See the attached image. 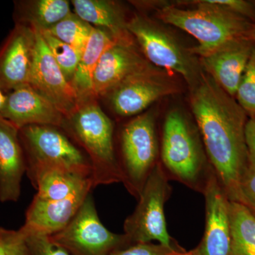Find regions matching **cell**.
<instances>
[{"label": "cell", "instance_id": "cell-22", "mask_svg": "<svg viewBox=\"0 0 255 255\" xmlns=\"http://www.w3.org/2000/svg\"><path fill=\"white\" fill-rule=\"evenodd\" d=\"M17 23L35 29L46 31L71 14L66 0H37L19 3Z\"/></svg>", "mask_w": 255, "mask_h": 255}, {"label": "cell", "instance_id": "cell-16", "mask_svg": "<svg viewBox=\"0 0 255 255\" xmlns=\"http://www.w3.org/2000/svg\"><path fill=\"white\" fill-rule=\"evenodd\" d=\"M26 169L19 129L0 117V202L18 201Z\"/></svg>", "mask_w": 255, "mask_h": 255}, {"label": "cell", "instance_id": "cell-9", "mask_svg": "<svg viewBox=\"0 0 255 255\" xmlns=\"http://www.w3.org/2000/svg\"><path fill=\"white\" fill-rule=\"evenodd\" d=\"M127 26L151 63L179 74L189 84L196 83L199 78L191 55L167 32L150 20L138 16L127 22Z\"/></svg>", "mask_w": 255, "mask_h": 255}, {"label": "cell", "instance_id": "cell-13", "mask_svg": "<svg viewBox=\"0 0 255 255\" xmlns=\"http://www.w3.org/2000/svg\"><path fill=\"white\" fill-rule=\"evenodd\" d=\"M152 68L132 42H117L103 53L95 69L92 80L94 95L110 93L127 79Z\"/></svg>", "mask_w": 255, "mask_h": 255}, {"label": "cell", "instance_id": "cell-17", "mask_svg": "<svg viewBox=\"0 0 255 255\" xmlns=\"http://www.w3.org/2000/svg\"><path fill=\"white\" fill-rule=\"evenodd\" d=\"M91 189L60 200H48L35 195L26 212L21 229L25 232L51 235L64 229L73 219Z\"/></svg>", "mask_w": 255, "mask_h": 255}, {"label": "cell", "instance_id": "cell-29", "mask_svg": "<svg viewBox=\"0 0 255 255\" xmlns=\"http://www.w3.org/2000/svg\"><path fill=\"white\" fill-rule=\"evenodd\" d=\"M183 252L171 249L159 243H140L119 248L110 255H174Z\"/></svg>", "mask_w": 255, "mask_h": 255}, {"label": "cell", "instance_id": "cell-3", "mask_svg": "<svg viewBox=\"0 0 255 255\" xmlns=\"http://www.w3.org/2000/svg\"><path fill=\"white\" fill-rule=\"evenodd\" d=\"M194 9L172 6L160 8L157 16L163 22L187 32L199 44L190 50L202 57L214 53L233 41L244 38L253 23L219 5L203 0Z\"/></svg>", "mask_w": 255, "mask_h": 255}, {"label": "cell", "instance_id": "cell-25", "mask_svg": "<svg viewBox=\"0 0 255 255\" xmlns=\"http://www.w3.org/2000/svg\"><path fill=\"white\" fill-rule=\"evenodd\" d=\"M38 31L41 33L50 53L63 72V75L68 82L71 83L80 63L82 52L60 41L48 31L39 30Z\"/></svg>", "mask_w": 255, "mask_h": 255}, {"label": "cell", "instance_id": "cell-21", "mask_svg": "<svg viewBox=\"0 0 255 255\" xmlns=\"http://www.w3.org/2000/svg\"><path fill=\"white\" fill-rule=\"evenodd\" d=\"M75 14L110 33L119 41L131 42L127 22L114 3L105 0H73Z\"/></svg>", "mask_w": 255, "mask_h": 255}, {"label": "cell", "instance_id": "cell-5", "mask_svg": "<svg viewBox=\"0 0 255 255\" xmlns=\"http://www.w3.org/2000/svg\"><path fill=\"white\" fill-rule=\"evenodd\" d=\"M169 181L159 162L144 186L136 207L124 221V234L129 244L157 241L171 249L186 251L167 231L164 206L172 193Z\"/></svg>", "mask_w": 255, "mask_h": 255}, {"label": "cell", "instance_id": "cell-30", "mask_svg": "<svg viewBox=\"0 0 255 255\" xmlns=\"http://www.w3.org/2000/svg\"><path fill=\"white\" fill-rule=\"evenodd\" d=\"M240 204L246 206L255 217V169L251 167L242 178Z\"/></svg>", "mask_w": 255, "mask_h": 255}, {"label": "cell", "instance_id": "cell-19", "mask_svg": "<svg viewBox=\"0 0 255 255\" xmlns=\"http://www.w3.org/2000/svg\"><path fill=\"white\" fill-rule=\"evenodd\" d=\"M26 174L38 191L36 195L48 200L66 199L95 188L90 176L58 167H38Z\"/></svg>", "mask_w": 255, "mask_h": 255}, {"label": "cell", "instance_id": "cell-33", "mask_svg": "<svg viewBox=\"0 0 255 255\" xmlns=\"http://www.w3.org/2000/svg\"><path fill=\"white\" fill-rule=\"evenodd\" d=\"M244 38L248 41H251L255 43V23H253L251 27L246 32Z\"/></svg>", "mask_w": 255, "mask_h": 255}, {"label": "cell", "instance_id": "cell-28", "mask_svg": "<svg viewBox=\"0 0 255 255\" xmlns=\"http://www.w3.org/2000/svg\"><path fill=\"white\" fill-rule=\"evenodd\" d=\"M0 255H30L24 234L0 227Z\"/></svg>", "mask_w": 255, "mask_h": 255}, {"label": "cell", "instance_id": "cell-27", "mask_svg": "<svg viewBox=\"0 0 255 255\" xmlns=\"http://www.w3.org/2000/svg\"><path fill=\"white\" fill-rule=\"evenodd\" d=\"M20 229L24 234L30 255H70L66 250L53 243L48 235Z\"/></svg>", "mask_w": 255, "mask_h": 255}, {"label": "cell", "instance_id": "cell-18", "mask_svg": "<svg viewBox=\"0 0 255 255\" xmlns=\"http://www.w3.org/2000/svg\"><path fill=\"white\" fill-rule=\"evenodd\" d=\"M255 45L245 38H239L201 58L206 71L231 97L236 96Z\"/></svg>", "mask_w": 255, "mask_h": 255}, {"label": "cell", "instance_id": "cell-11", "mask_svg": "<svg viewBox=\"0 0 255 255\" xmlns=\"http://www.w3.org/2000/svg\"><path fill=\"white\" fill-rule=\"evenodd\" d=\"M36 43L35 30L16 23L0 47V88L5 93L29 83Z\"/></svg>", "mask_w": 255, "mask_h": 255}, {"label": "cell", "instance_id": "cell-15", "mask_svg": "<svg viewBox=\"0 0 255 255\" xmlns=\"http://www.w3.org/2000/svg\"><path fill=\"white\" fill-rule=\"evenodd\" d=\"M174 90L170 83L154 71L153 68L127 79L110 93L116 113L127 117L136 115L151 104Z\"/></svg>", "mask_w": 255, "mask_h": 255}, {"label": "cell", "instance_id": "cell-6", "mask_svg": "<svg viewBox=\"0 0 255 255\" xmlns=\"http://www.w3.org/2000/svg\"><path fill=\"white\" fill-rule=\"evenodd\" d=\"M60 128L31 125L20 129L26 172L38 167H53L85 174L93 179L88 156Z\"/></svg>", "mask_w": 255, "mask_h": 255}, {"label": "cell", "instance_id": "cell-35", "mask_svg": "<svg viewBox=\"0 0 255 255\" xmlns=\"http://www.w3.org/2000/svg\"><path fill=\"white\" fill-rule=\"evenodd\" d=\"M6 94L0 88V112L2 110L3 106L4 105L6 100Z\"/></svg>", "mask_w": 255, "mask_h": 255}, {"label": "cell", "instance_id": "cell-7", "mask_svg": "<svg viewBox=\"0 0 255 255\" xmlns=\"http://www.w3.org/2000/svg\"><path fill=\"white\" fill-rule=\"evenodd\" d=\"M119 168L122 183L138 200L144 186L158 163L159 143L152 115L144 114L128 123L121 134Z\"/></svg>", "mask_w": 255, "mask_h": 255}, {"label": "cell", "instance_id": "cell-8", "mask_svg": "<svg viewBox=\"0 0 255 255\" xmlns=\"http://www.w3.org/2000/svg\"><path fill=\"white\" fill-rule=\"evenodd\" d=\"M49 236L70 255H110L130 246L124 233L111 232L101 222L92 192L68 226Z\"/></svg>", "mask_w": 255, "mask_h": 255}, {"label": "cell", "instance_id": "cell-4", "mask_svg": "<svg viewBox=\"0 0 255 255\" xmlns=\"http://www.w3.org/2000/svg\"><path fill=\"white\" fill-rule=\"evenodd\" d=\"M68 129L88 156L95 187L122 182L114 141V124L98 105L82 102L78 110L65 119Z\"/></svg>", "mask_w": 255, "mask_h": 255}, {"label": "cell", "instance_id": "cell-32", "mask_svg": "<svg viewBox=\"0 0 255 255\" xmlns=\"http://www.w3.org/2000/svg\"><path fill=\"white\" fill-rule=\"evenodd\" d=\"M246 134L250 167L255 169V119L250 118L248 120Z\"/></svg>", "mask_w": 255, "mask_h": 255}, {"label": "cell", "instance_id": "cell-26", "mask_svg": "<svg viewBox=\"0 0 255 255\" xmlns=\"http://www.w3.org/2000/svg\"><path fill=\"white\" fill-rule=\"evenodd\" d=\"M236 97L250 118L255 119V45Z\"/></svg>", "mask_w": 255, "mask_h": 255}, {"label": "cell", "instance_id": "cell-31", "mask_svg": "<svg viewBox=\"0 0 255 255\" xmlns=\"http://www.w3.org/2000/svg\"><path fill=\"white\" fill-rule=\"evenodd\" d=\"M213 4L239 15L255 23V6L252 1L245 0H209Z\"/></svg>", "mask_w": 255, "mask_h": 255}, {"label": "cell", "instance_id": "cell-36", "mask_svg": "<svg viewBox=\"0 0 255 255\" xmlns=\"http://www.w3.org/2000/svg\"><path fill=\"white\" fill-rule=\"evenodd\" d=\"M252 2H253V4H254V5L255 6V1H252Z\"/></svg>", "mask_w": 255, "mask_h": 255}, {"label": "cell", "instance_id": "cell-14", "mask_svg": "<svg viewBox=\"0 0 255 255\" xmlns=\"http://www.w3.org/2000/svg\"><path fill=\"white\" fill-rule=\"evenodd\" d=\"M0 117L19 130L31 125L63 128L65 122L63 114L29 85L18 87L6 94Z\"/></svg>", "mask_w": 255, "mask_h": 255}, {"label": "cell", "instance_id": "cell-2", "mask_svg": "<svg viewBox=\"0 0 255 255\" xmlns=\"http://www.w3.org/2000/svg\"><path fill=\"white\" fill-rule=\"evenodd\" d=\"M201 137L182 112H169L162 128L159 162L169 180L203 193L214 169Z\"/></svg>", "mask_w": 255, "mask_h": 255}, {"label": "cell", "instance_id": "cell-12", "mask_svg": "<svg viewBox=\"0 0 255 255\" xmlns=\"http://www.w3.org/2000/svg\"><path fill=\"white\" fill-rule=\"evenodd\" d=\"M205 198L206 226L197 246L201 255H231L230 202L214 171L202 193Z\"/></svg>", "mask_w": 255, "mask_h": 255}, {"label": "cell", "instance_id": "cell-24", "mask_svg": "<svg viewBox=\"0 0 255 255\" xmlns=\"http://www.w3.org/2000/svg\"><path fill=\"white\" fill-rule=\"evenodd\" d=\"M92 26L78 15L71 13L47 31L55 38L83 53L91 35Z\"/></svg>", "mask_w": 255, "mask_h": 255}, {"label": "cell", "instance_id": "cell-20", "mask_svg": "<svg viewBox=\"0 0 255 255\" xmlns=\"http://www.w3.org/2000/svg\"><path fill=\"white\" fill-rule=\"evenodd\" d=\"M117 42L119 41L110 33L94 26L71 82L81 102L94 95L92 80L95 69L103 53Z\"/></svg>", "mask_w": 255, "mask_h": 255}, {"label": "cell", "instance_id": "cell-23", "mask_svg": "<svg viewBox=\"0 0 255 255\" xmlns=\"http://www.w3.org/2000/svg\"><path fill=\"white\" fill-rule=\"evenodd\" d=\"M231 255H255V217L246 206L230 202Z\"/></svg>", "mask_w": 255, "mask_h": 255}, {"label": "cell", "instance_id": "cell-10", "mask_svg": "<svg viewBox=\"0 0 255 255\" xmlns=\"http://www.w3.org/2000/svg\"><path fill=\"white\" fill-rule=\"evenodd\" d=\"M34 30L36 50L28 85L68 119L78 110L81 101L60 70L41 33Z\"/></svg>", "mask_w": 255, "mask_h": 255}, {"label": "cell", "instance_id": "cell-34", "mask_svg": "<svg viewBox=\"0 0 255 255\" xmlns=\"http://www.w3.org/2000/svg\"><path fill=\"white\" fill-rule=\"evenodd\" d=\"M174 255H201L197 247L191 251L183 252V253H176Z\"/></svg>", "mask_w": 255, "mask_h": 255}, {"label": "cell", "instance_id": "cell-1", "mask_svg": "<svg viewBox=\"0 0 255 255\" xmlns=\"http://www.w3.org/2000/svg\"><path fill=\"white\" fill-rule=\"evenodd\" d=\"M191 106L211 167L230 201L240 203L242 178L249 168L248 115L211 76L194 85Z\"/></svg>", "mask_w": 255, "mask_h": 255}]
</instances>
